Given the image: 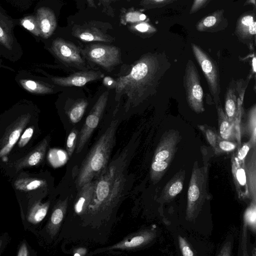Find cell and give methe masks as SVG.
Returning <instances> with one entry per match:
<instances>
[{"label": "cell", "instance_id": "1", "mask_svg": "<svg viewBox=\"0 0 256 256\" xmlns=\"http://www.w3.org/2000/svg\"><path fill=\"white\" fill-rule=\"evenodd\" d=\"M137 134L112 160L102 174L94 180L92 201L82 218L84 226L99 228L114 214L130 184L128 169L138 142Z\"/></svg>", "mask_w": 256, "mask_h": 256}, {"label": "cell", "instance_id": "22", "mask_svg": "<svg viewBox=\"0 0 256 256\" xmlns=\"http://www.w3.org/2000/svg\"><path fill=\"white\" fill-rule=\"evenodd\" d=\"M49 208V203H37L30 210L28 220L30 223L37 224L46 216Z\"/></svg>", "mask_w": 256, "mask_h": 256}, {"label": "cell", "instance_id": "29", "mask_svg": "<svg viewBox=\"0 0 256 256\" xmlns=\"http://www.w3.org/2000/svg\"><path fill=\"white\" fill-rule=\"evenodd\" d=\"M168 166V162L166 160L152 161L151 166V178L155 180L160 173L164 172Z\"/></svg>", "mask_w": 256, "mask_h": 256}, {"label": "cell", "instance_id": "23", "mask_svg": "<svg viewBox=\"0 0 256 256\" xmlns=\"http://www.w3.org/2000/svg\"><path fill=\"white\" fill-rule=\"evenodd\" d=\"M22 86L28 91L37 94H48L53 92L54 89L46 84L30 80H21Z\"/></svg>", "mask_w": 256, "mask_h": 256}, {"label": "cell", "instance_id": "45", "mask_svg": "<svg viewBox=\"0 0 256 256\" xmlns=\"http://www.w3.org/2000/svg\"><path fill=\"white\" fill-rule=\"evenodd\" d=\"M74 252V256H84L86 252V250L84 248H79L75 250Z\"/></svg>", "mask_w": 256, "mask_h": 256}, {"label": "cell", "instance_id": "35", "mask_svg": "<svg viewBox=\"0 0 256 256\" xmlns=\"http://www.w3.org/2000/svg\"><path fill=\"white\" fill-rule=\"evenodd\" d=\"M90 8H96V6L94 2V0H86ZM118 0H99L100 4L103 6L105 11L107 12H110L111 9V4L112 3L116 2Z\"/></svg>", "mask_w": 256, "mask_h": 256}, {"label": "cell", "instance_id": "48", "mask_svg": "<svg viewBox=\"0 0 256 256\" xmlns=\"http://www.w3.org/2000/svg\"><path fill=\"white\" fill-rule=\"evenodd\" d=\"M0 39L2 40L3 42L4 41L5 38H4V31L2 29L0 26Z\"/></svg>", "mask_w": 256, "mask_h": 256}, {"label": "cell", "instance_id": "9", "mask_svg": "<svg viewBox=\"0 0 256 256\" xmlns=\"http://www.w3.org/2000/svg\"><path fill=\"white\" fill-rule=\"evenodd\" d=\"M204 176L198 168H194L188 192V216L192 217L196 214L204 199Z\"/></svg>", "mask_w": 256, "mask_h": 256}, {"label": "cell", "instance_id": "19", "mask_svg": "<svg viewBox=\"0 0 256 256\" xmlns=\"http://www.w3.org/2000/svg\"><path fill=\"white\" fill-rule=\"evenodd\" d=\"M240 126L242 134L247 136L254 146L256 142V104H254L247 112L244 123Z\"/></svg>", "mask_w": 256, "mask_h": 256}, {"label": "cell", "instance_id": "16", "mask_svg": "<svg viewBox=\"0 0 256 256\" xmlns=\"http://www.w3.org/2000/svg\"><path fill=\"white\" fill-rule=\"evenodd\" d=\"M68 204V198L59 201L54 206L46 226L47 232L53 238L57 234L66 214Z\"/></svg>", "mask_w": 256, "mask_h": 256}, {"label": "cell", "instance_id": "27", "mask_svg": "<svg viewBox=\"0 0 256 256\" xmlns=\"http://www.w3.org/2000/svg\"><path fill=\"white\" fill-rule=\"evenodd\" d=\"M198 126L203 133L209 144L215 148L218 136L215 130L206 124H198Z\"/></svg>", "mask_w": 256, "mask_h": 256}, {"label": "cell", "instance_id": "33", "mask_svg": "<svg viewBox=\"0 0 256 256\" xmlns=\"http://www.w3.org/2000/svg\"><path fill=\"white\" fill-rule=\"evenodd\" d=\"M129 28L131 31L142 33L148 32L152 29L148 24L142 22L131 24Z\"/></svg>", "mask_w": 256, "mask_h": 256}, {"label": "cell", "instance_id": "26", "mask_svg": "<svg viewBox=\"0 0 256 256\" xmlns=\"http://www.w3.org/2000/svg\"><path fill=\"white\" fill-rule=\"evenodd\" d=\"M146 18V16L144 14L130 8L122 12L120 22L122 24L125 25L141 22Z\"/></svg>", "mask_w": 256, "mask_h": 256}, {"label": "cell", "instance_id": "30", "mask_svg": "<svg viewBox=\"0 0 256 256\" xmlns=\"http://www.w3.org/2000/svg\"><path fill=\"white\" fill-rule=\"evenodd\" d=\"M48 158L50 162L54 167L60 166L66 161L64 156H61L60 152L54 150L50 152Z\"/></svg>", "mask_w": 256, "mask_h": 256}, {"label": "cell", "instance_id": "14", "mask_svg": "<svg viewBox=\"0 0 256 256\" xmlns=\"http://www.w3.org/2000/svg\"><path fill=\"white\" fill-rule=\"evenodd\" d=\"M151 232L142 230L125 237L121 241L102 249V251L114 250H130L138 248L146 244L152 238Z\"/></svg>", "mask_w": 256, "mask_h": 256}, {"label": "cell", "instance_id": "40", "mask_svg": "<svg viewBox=\"0 0 256 256\" xmlns=\"http://www.w3.org/2000/svg\"><path fill=\"white\" fill-rule=\"evenodd\" d=\"M22 24L23 26L28 30L32 31L36 30V27L34 24L29 19L23 20Z\"/></svg>", "mask_w": 256, "mask_h": 256}, {"label": "cell", "instance_id": "21", "mask_svg": "<svg viewBox=\"0 0 256 256\" xmlns=\"http://www.w3.org/2000/svg\"><path fill=\"white\" fill-rule=\"evenodd\" d=\"M48 144V140L46 138L36 150L21 162L19 164L20 167L34 166L37 164L42 159Z\"/></svg>", "mask_w": 256, "mask_h": 256}, {"label": "cell", "instance_id": "49", "mask_svg": "<svg viewBox=\"0 0 256 256\" xmlns=\"http://www.w3.org/2000/svg\"><path fill=\"white\" fill-rule=\"evenodd\" d=\"M204 0H196L198 2L203 1Z\"/></svg>", "mask_w": 256, "mask_h": 256}, {"label": "cell", "instance_id": "44", "mask_svg": "<svg viewBox=\"0 0 256 256\" xmlns=\"http://www.w3.org/2000/svg\"><path fill=\"white\" fill-rule=\"evenodd\" d=\"M28 254V251L27 250V248L25 244H24L20 248L18 256H26Z\"/></svg>", "mask_w": 256, "mask_h": 256}, {"label": "cell", "instance_id": "42", "mask_svg": "<svg viewBox=\"0 0 256 256\" xmlns=\"http://www.w3.org/2000/svg\"><path fill=\"white\" fill-rule=\"evenodd\" d=\"M104 84L110 88H114L115 80L111 77L106 76L104 79Z\"/></svg>", "mask_w": 256, "mask_h": 256}, {"label": "cell", "instance_id": "34", "mask_svg": "<svg viewBox=\"0 0 256 256\" xmlns=\"http://www.w3.org/2000/svg\"><path fill=\"white\" fill-rule=\"evenodd\" d=\"M245 219L248 224L255 229L256 220L255 204L252 205L250 208L248 209L245 214Z\"/></svg>", "mask_w": 256, "mask_h": 256}, {"label": "cell", "instance_id": "11", "mask_svg": "<svg viewBox=\"0 0 256 256\" xmlns=\"http://www.w3.org/2000/svg\"><path fill=\"white\" fill-rule=\"evenodd\" d=\"M180 139L181 136L178 130L174 129L166 130L161 137L153 161H170Z\"/></svg>", "mask_w": 256, "mask_h": 256}, {"label": "cell", "instance_id": "13", "mask_svg": "<svg viewBox=\"0 0 256 256\" xmlns=\"http://www.w3.org/2000/svg\"><path fill=\"white\" fill-rule=\"evenodd\" d=\"M243 98L238 96L234 82L231 81L227 87L225 94L224 112L230 122L234 124L236 120L240 118L241 104Z\"/></svg>", "mask_w": 256, "mask_h": 256}, {"label": "cell", "instance_id": "38", "mask_svg": "<svg viewBox=\"0 0 256 256\" xmlns=\"http://www.w3.org/2000/svg\"><path fill=\"white\" fill-rule=\"evenodd\" d=\"M236 178L238 183L242 186L246 185V176L244 169L239 168L236 169L235 172Z\"/></svg>", "mask_w": 256, "mask_h": 256}, {"label": "cell", "instance_id": "2", "mask_svg": "<svg viewBox=\"0 0 256 256\" xmlns=\"http://www.w3.org/2000/svg\"><path fill=\"white\" fill-rule=\"evenodd\" d=\"M170 64L156 54H146L130 66L128 72L114 79L115 101L126 98L128 112L154 95Z\"/></svg>", "mask_w": 256, "mask_h": 256}, {"label": "cell", "instance_id": "6", "mask_svg": "<svg viewBox=\"0 0 256 256\" xmlns=\"http://www.w3.org/2000/svg\"><path fill=\"white\" fill-rule=\"evenodd\" d=\"M192 50L206 80L212 104L216 105L220 102L221 93L220 76L217 64L198 46L193 44Z\"/></svg>", "mask_w": 256, "mask_h": 256}, {"label": "cell", "instance_id": "31", "mask_svg": "<svg viewBox=\"0 0 256 256\" xmlns=\"http://www.w3.org/2000/svg\"><path fill=\"white\" fill-rule=\"evenodd\" d=\"M236 146V143L232 141L225 140L218 136L215 149L218 148L224 152H230L235 149Z\"/></svg>", "mask_w": 256, "mask_h": 256}, {"label": "cell", "instance_id": "20", "mask_svg": "<svg viewBox=\"0 0 256 256\" xmlns=\"http://www.w3.org/2000/svg\"><path fill=\"white\" fill-rule=\"evenodd\" d=\"M88 105V102L84 98L74 101L66 112L70 121L73 124L79 122L82 118Z\"/></svg>", "mask_w": 256, "mask_h": 256}, {"label": "cell", "instance_id": "24", "mask_svg": "<svg viewBox=\"0 0 256 256\" xmlns=\"http://www.w3.org/2000/svg\"><path fill=\"white\" fill-rule=\"evenodd\" d=\"M28 118H25L20 122V125L14 130L8 137V142L0 150V157L8 154L18 140L22 130L25 125Z\"/></svg>", "mask_w": 256, "mask_h": 256}, {"label": "cell", "instance_id": "8", "mask_svg": "<svg viewBox=\"0 0 256 256\" xmlns=\"http://www.w3.org/2000/svg\"><path fill=\"white\" fill-rule=\"evenodd\" d=\"M108 96L109 90L103 92L99 96L86 117L82 127L78 132L76 148L77 154L83 150L98 126L106 106Z\"/></svg>", "mask_w": 256, "mask_h": 256}, {"label": "cell", "instance_id": "51", "mask_svg": "<svg viewBox=\"0 0 256 256\" xmlns=\"http://www.w3.org/2000/svg\"><path fill=\"white\" fill-rule=\"evenodd\" d=\"M128 0V1H130V0Z\"/></svg>", "mask_w": 256, "mask_h": 256}, {"label": "cell", "instance_id": "41", "mask_svg": "<svg viewBox=\"0 0 256 256\" xmlns=\"http://www.w3.org/2000/svg\"><path fill=\"white\" fill-rule=\"evenodd\" d=\"M216 22V19L214 16L206 17L203 22V24L206 27H210L214 26Z\"/></svg>", "mask_w": 256, "mask_h": 256}, {"label": "cell", "instance_id": "18", "mask_svg": "<svg viewBox=\"0 0 256 256\" xmlns=\"http://www.w3.org/2000/svg\"><path fill=\"white\" fill-rule=\"evenodd\" d=\"M39 26L42 36H50L56 27V20L53 12L47 8H42L38 13Z\"/></svg>", "mask_w": 256, "mask_h": 256}, {"label": "cell", "instance_id": "17", "mask_svg": "<svg viewBox=\"0 0 256 256\" xmlns=\"http://www.w3.org/2000/svg\"><path fill=\"white\" fill-rule=\"evenodd\" d=\"M94 180L88 182L79 190L75 200L74 210L75 212L82 216L84 214L93 197Z\"/></svg>", "mask_w": 256, "mask_h": 256}, {"label": "cell", "instance_id": "28", "mask_svg": "<svg viewBox=\"0 0 256 256\" xmlns=\"http://www.w3.org/2000/svg\"><path fill=\"white\" fill-rule=\"evenodd\" d=\"M78 132V130L76 128H74L68 136L66 148L67 154L69 157H71L76 148Z\"/></svg>", "mask_w": 256, "mask_h": 256}, {"label": "cell", "instance_id": "47", "mask_svg": "<svg viewBox=\"0 0 256 256\" xmlns=\"http://www.w3.org/2000/svg\"><path fill=\"white\" fill-rule=\"evenodd\" d=\"M165 0H144L142 1V3L144 4H148L149 2H160L164 1Z\"/></svg>", "mask_w": 256, "mask_h": 256}, {"label": "cell", "instance_id": "10", "mask_svg": "<svg viewBox=\"0 0 256 256\" xmlns=\"http://www.w3.org/2000/svg\"><path fill=\"white\" fill-rule=\"evenodd\" d=\"M104 76V74L100 70H87L75 72L66 76L53 77L51 79L54 84L60 86L81 87Z\"/></svg>", "mask_w": 256, "mask_h": 256}, {"label": "cell", "instance_id": "36", "mask_svg": "<svg viewBox=\"0 0 256 256\" xmlns=\"http://www.w3.org/2000/svg\"><path fill=\"white\" fill-rule=\"evenodd\" d=\"M33 133V127H29L26 128L20 137L18 142V146L20 148L25 146L31 138Z\"/></svg>", "mask_w": 256, "mask_h": 256}, {"label": "cell", "instance_id": "43", "mask_svg": "<svg viewBox=\"0 0 256 256\" xmlns=\"http://www.w3.org/2000/svg\"><path fill=\"white\" fill-rule=\"evenodd\" d=\"M254 21L252 16H246L242 18L241 20L242 24L248 26Z\"/></svg>", "mask_w": 256, "mask_h": 256}, {"label": "cell", "instance_id": "37", "mask_svg": "<svg viewBox=\"0 0 256 256\" xmlns=\"http://www.w3.org/2000/svg\"><path fill=\"white\" fill-rule=\"evenodd\" d=\"M252 142L248 140L247 142L244 143L239 149L238 152V158L240 160H242L246 157L250 150L252 147H254Z\"/></svg>", "mask_w": 256, "mask_h": 256}, {"label": "cell", "instance_id": "15", "mask_svg": "<svg viewBox=\"0 0 256 256\" xmlns=\"http://www.w3.org/2000/svg\"><path fill=\"white\" fill-rule=\"evenodd\" d=\"M216 106L218 119V136L223 140L230 141L234 140L236 138L238 139V137L240 138V136L235 128L234 124L230 122L220 103Z\"/></svg>", "mask_w": 256, "mask_h": 256}, {"label": "cell", "instance_id": "5", "mask_svg": "<svg viewBox=\"0 0 256 256\" xmlns=\"http://www.w3.org/2000/svg\"><path fill=\"white\" fill-rule=\"evenodd\" d=\"M184 86L187 103L190 109L198 114L204 112V91L200 78L196 66L190 60L186 64Z\"/></svg>", "mask_w": 256, "mask_h": 256}, {"label": "cell", "instance_id": "39", "mask_svg": "<svg viewBox=\"0 0 256 256\" xmlns=\"http://www.w3.org/2000/svg\"><path fill=\"white\" fill-rule=\"evenodd\" d=\"M180 246L184 256H193V252L190 250L186 242L181 237H179Z\"/></svg>", "mask_w": 256, "mask_h": 256}, {"label": "cell", "instance_id": "50", "mask_svg": "<svg viewBox=\"0 0 256 256\" xmlns=\"http://www.w3.org/2000/svg\"><path fill=\"white\" fill-rule=\"evenodd\" d=\"M1 244H2V242H1V241H0V246H1Z\"/></svg>", "mask_w": 256, "mask_h": 256}, {"label": "cell", "instance_id": "46", "mask_svg": "<svg viewBox=\"0 0 256 256\" xmlns=\"http://www.w3.org/2000/svg\"><path fill=\"white\" fill-rule=\"evenodd\" d=\"M248 31L250 34L255 35L256 33V22L254 21L248 26Z\"/></svg>", "mask_w": 256, "mask_h": 256}, {"label": "cell", "instance_id": "7", "mask_svg": "<svg viewBox=\"0 0 256 256\" xmlns=\"http://www.w3.org/2000/svg\"><path fill=\"white\" fill-rule=\"evenodd\" d=\"M51 50L56 58L64 66L80 70H88L85 58L74 44L62 38L53 41Z\"/></svg>", "mask_w": 256, "mask_h": 256}, {"label": "cell", "instance_id": "4", "mask_svg": "<svg viewBox=\"0 0 256 256\" xmlns=\"http://www.w3.org/2000/svg\"><path fill=\"white\" fill-rule=\"evenodd\" d=\"M81 52L85 59L108 72L112 71L122 62L120 48L116 46L92 44L86 46Z\"/></svg>", "mask_w": 256, "mask_h": 256}, {"label": "cell", "instance_id": "25", "mask_svg": "<svg viewBox=\"0 0 256 256\" xmlns=\"http://www.w3.org/2000/svg\"><path fill=\"white\" fill-rule=\"evenodd\" d=\"M44 184V181L34 178H24L16 180L14 186L20 190L30 191L36 190Z\"/></svg>", "mask_w": 256, "mask_h": 256}, {"label": "cell", "instance_id": "3", "mask_svg": "<svg viewBox=\"0 0 256 256\" xmlns=\"http://www.w3.org/2000/svg\"><path fill=\"white\" fill-rule=\"evenodd\" d=\"M120 124L119 118L112 120L86 156L76 178L78 190L86 184L96 180L106 168L116 144V133Z\"/></svg>", "mask_w": 256, "mask_h": 256}, {"label": "cell", "instance_id": "12", "mask_svg": "<svg viewBox=\"0 0 256 256\" xmlns=\"http://www.w3.org/2000/svg\"><path fill=\"white\" fill-rule=\"evenodd\" d=\"M72 34L84 42H112L114 40L113 37L90 24L74 26L72 29Z\"/></svg>", "mask_w": 256, "mask_h": 256}, {"label": "cell", "instance_id": "32", "mask_svg": "<svg viewBox=\"0 0 256 256\" xmlns=\"http://www.w3.org/2000/svg\"><path fill=\"white\" fill-rule=\"evenodd\" d=\"M183 188L182 182L180 180H173L166 188L168 194L171 197L176 196L182 190Z\"/></svg>", "mask_w": 256, "mask_h": 256}]
</instances>
